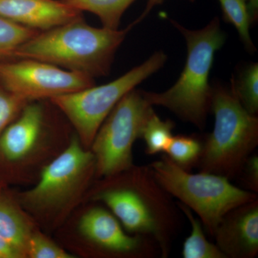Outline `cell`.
<instances>
[{"label":"cell","instance_id":"484cf974","mask_svg":"<svg viewBox=\"0 0 258 258\" xmlns=\"http://www.w3.org/2000/svg\"><path fill=\"white\" fill-rule=\"evenodd\" d=\"M190 2H194L195 0H189ZM164 2V0H148L147 5H146L145 10H144L143 13L137 20L140 23L142 20H143L149 14L151 11H152L153 8L154 7L157 6L158 5H160Z\"/></svg>","mask_w":258,"mask_h":258},{"label":"cell","instance_id":"7a4b0ae2","mask_svg":"<svg viewBox=\"0 0 258 258\" xmlns=\"http://www.w3.org/2000/svg\"><path fill=\"white\" fill-rule=\"evenodd\" d=\"M45 101L28 102L0 136V175L7 184L32 186L67 149L75 132Z\"/></svg>","mask_w":258,"mask_h":258},{"label":"cell","instance_id":"7c38bea8","mask_svg":"<svg viewBox=\"0 0 258 258\" xmlns=\"http://www.w3.org/2000/svg\"><path fill=\"white\" fill-rule=\"evenodd\" d=\"M212 237L226 258L257 257L258 199L226 214Z\"/></svg>","mask_w":258,"mask_h":258},{"label":"cell","instance_id":"30bf717a","mask_svg":"<svg viewBox=\"0 0 258 258\" xmlns=\"http://www.w3.org/2000/svg\"><path fill=\"white\" fill-rule=\"evenodd\" d=\"M153 111L141 90H132L115 105L89 149L96 161V179L134 165V144L141 139L144 124Z\"/></svg>","mask_w":258,"mask_h":258},{"label":"cell","instance_id":"6da1fadb","mask_svg":"<svg viewBox=\"0 0 258 258\" xmlns=\"http://www.w3.org/2000/svg\"><path fill=\"white\" fill-rule=\"evenodd\" d=\"M86 202L104 205L126 232L152 239L160 249L161 257L170 255L181 230V212L149 165L134 164L95 180L83 200Z\"/></svg>","mask_w":258,"mask_h":258},{"label":"cell","instance_id":"5b68a950","mask_svg":"<svg viewBox=\"0 0 258 258\" xmlns=\"http://www.w3.org/2000/svg\"><path fill=\"white\" fill-rule=\"evenodd\" d=\"M170 21L186 40V63L172 87L162 93L143 91L144 98L151 106L167 108L180 119L203 130L211 111L210 71L215 52L223 46L226 35L218 18L205 28L195 30L184 28L174 20Z\"/></svg>","mask_w":258,"mask_h":258},{"label":"cell","instance_id":"9c48e42d","mask_svg":"<svg viewBox=\"0 0 258 258\" xmlns=\"http://www.w3.org/2000/svg\"><path fill=\"white\" fill-rule=\"evenodd\" d=\"M163 51L153 54L118 79L49 100L62 113L80 142L89 149L98 129L120 100L164 66Z\"/></svg>","mask_w":258,"mask_h":258},{"label":"cell","instance_id":"603a6c76","mask_svg":"<svg viewBox=\"0 0 258 258\" xmlns=\"http://www.w3.org/2000/svg\"><path fill=\"white\" fill-rule=\"evenodd\" d=\"M28 103L0 85V136Z\"/></svg>","mask_w":258,"mask_h":258},{"label":"cell","instance_id":"3957f363","mask_svg":"<svg viewBox=\"0 0 258 258\" xmlns=\"http://www.w3.org/2000/svg\"><path fill=\"white\" fill-rule=\"evenodd\" d=\"M96 179L92 152L75 134L67 149L44 169L35 184L15 193L40 230L53 235L83 203Z\"/></svg>","mask_w":258,"mask_h":258},{"label":"cell","instance_id":"4fadbf2b","mask_svg":"<svg viewBox=\"0 0 258 258\" xmlns=\"http://www.w3.org/2000/svg\"><path fill=\"white\" fill-rule=\"evenodd\" d=\"M0 16L42 31L83 19L81 12L62 0H0Z\"/></svg>","mask_w":258,"mask_h":258},{"label":"cell","instance_id":"e0dca14e","mask_svg":"<svg viewBox=\"0 0 258 258\" xmlns=\"http://www.w3.org/2000/svg\"><path fill=\"white\" fill-rule=\"evenodd\" d=\"M80 12H88L100 19L103 27L118 29L125 10L136 0H62Z\"/></svg>","mask_w":258,"mask_h":258},{"label":"cell","instance_id":"7402d4cb","mask_svg":"<svg viewBox=\"0 0 258 258\" xmlns=\"http://www.w3.org/2000/svg\"><path fill=\"white\" fill-rule=\"evenodd\" d=\"M27 258H76L55 239L40 228L32 233L27 248Z\"/></svg>","mask_w":258,"mask_h":258},{"label":"cell","instance_id":"4316f807","mask_svg":"<svg viewBox=\"0 0 258 258\" xmlns=\"http://www.w3.org/2000/svg\"><path fill=\"white\" fill-rule=\"evenodd\" d=\"M6 186H8V184H7V183L5 182L4 179H3V177H2L1 175H0V190Z\"/></svg>","mask_w":258,"mask_h":258},{"label":"cell","instance_id":"cb8c5ba5","mask_svg":"<svg viewBox=\"0 0 258 258\" xmlns=\"http://www.w3.org/2000/svg\"><path fill=\"white\" fill-rule=\"evenodd\" d=\"M244 189L258 193V156L252 154L246 161L240 175Z\"/></svg>","mask_w":258,"mask_h":258},{"label":"cell","instance_id":"8fae6325","mask_svg":"<svg viewBox=\"0 0 258 258\" xmlns=\"http://www.w3.org/2000/svg\"><path fill=\"white\" fill-rule=\"evenodd\" d=\"M0 85L27 102L55 97L94 86L93 78L32 59L0 60Z\"/></svg>","mask_w":258,"mask_h":258},{"label":"cell","instance_id":"5bb4252c","mask_svg":"<svg viewBox=\"0 0 258 258\" xmlns=\"http://www.w3.org/2000/svg\"><path fill=\"white\" fill-rule=\"evenodd\" d=\"M40 228L19 203L15 190L6 186L0 190V237L27 258L30 237Z\"/></svg>","mask_w":258,"mask_h":258},{"label":"cell","instance_id":"ffe728a7","mask_svg":"<svg viewBox=\"0 0 258 258\" xmlns=\"http://www.w3.org/2000/svg\"><path fill=\"white\" fill-rule=\"evenodd\" d=\"M174 126L172 120L161 119L153 111L147 118L141 135V139L145 143L146 153L149 155L164 153L174 136L172 132Z\"/></svg>","mask_w":258,"mask_h":258},{"label":"cell","instance_id":"277c9868","mask_svg":"<svg viewBox=\"0 0 258 258\" xmlns=\"http://www.w3.org/2000/svg\"><path fill=\"white\" fill-rule=\"evenodd\" d=\"M136 20L123 30L91 26L81 20L39 32L19 47L14 58L32 59L62 69L89 75L106 76L116 50Z\"/></svg>","mask_w":258,"mask_h":258},{"label":"cell","instance_id":"d4e9b609","mask_svg":"<svg viewBox=\"0 0 258 258\" xmlns=\"http://www.w3.org/2000/svg\"><path fill=\"white\" fill-rule=\"evenodd\" d=\"M0 258H24V256L13 244L0 237Z\"/></svg>","mask_w":258,"mask_h":258},{"label":"cell","instance_id":"ba28073f","mask_svg":"<svg viewBox=\"0 0 258 258\" xmlns=\"http://www.w3.org/2000/svg\"><path fill=\"white\" fill-rule=\"evenodd\" d=\"M149 166L161 186L196 214L211 236L226 214L258 199L257 193L232 184L225 176L185 170L165 154Z\"/></svg>","mask_w":258,"mask_h":258},{"label":"cell","instance_id":"44dd1931","mask_svg":"<svg viewBox=\"0 0 258 258\" xmlns=\"http://www.w3.org/2000/svg\"><path fill=\"white\" fill-rule=\"evenodd\" d=\"M39 32L0 16V60L14 57L18 47Z\"/></svg>","mask_w":258,"mask_h":258},{"label":"cell","instance_id":"2e32d148","mask_svg":"<svg viewBox=\"0 0 258 258\" xmlns=\"http://www.w3.org/2000/svg\"><path fill=\"white\" fill-rule=\"evenodd\" d=\"M182 215L189 220L191 226L190 235L183 243L181 256L184 258H226L225 254L207 238L204 227L200 219L194 215V212L187 207L176 203Z\"/></svg>","mask_w":258,"mask_h":258},{"label":"cell","instance_id":"52a82bcc","mask_svg":"<svg viewBox=\"0 0 258 258\" xmlns=\"http://www.w3.org/2000/svg\"><path fill=\"white\" fill-rule=\"evenodd\" d=\"M211 111L215 124L203 141L200 171L238 177L258 145L257 115L246 111L230 87L220 83L212 86Z\"/></svg>","mask_w":258,"mask_h":258},{"label":"cell","instance_id":"d6986e66","mask_svg":"<svg viewBox=\"0 0 258 258\" xmlns=\"http://www.w3.org/2000/svg\"><path fill=\"white\" fill-rule=\"evenodd\" d=\"M203 141L197 136H173L166 147L165 155L174 164L185 170L198 166L203 152Z\"/></svg>","mask_w":258,"mask_h":258},{"label":"cell","instance_id":"9a60e30c","mask_svg":"<svg viewBox=\"0 0 258 258\" xmlns=\"http://www.w3.org/2000/svg\"><path fill=\"white\" fill-rule=\"evenodd\" d=\"M224 18L235 27L244 46L254 52L255 47L251 40L249 28L257 19V0H218Z\"/></svg>","mask_w":258,"mask_h":258},{"label":"cell","instance_id":"ac0fdd59","mask_svg":"<svg viewBox=\"0 0 258 258\" xmlns=\"http://www.w3.org/2000/svg\"><path fill=\"white\" fill-rule=\"evenodd\" d=\"M231 90L246 111L258 113V64L250 63L231 80Z\"/></svg>","mask_w":258,"mask_h":258},{"label":"cell","instance_id":"8992f818","mask_svg":"<svg viewBox=\"0 0 258 258\" xmlns=\"http://www.w3.org/2000/svg\"><path fill=\"white\" fill-rule=\"evenodd\" d=\"M53 235L76 258L161 257L152 239L128 233L106 207L94 202L81 204Z\"/></svg>","mask_w":258,"mask_h":258}]
</instances>
